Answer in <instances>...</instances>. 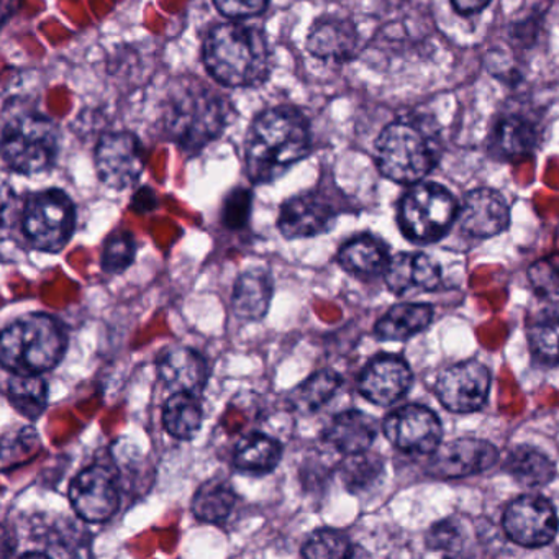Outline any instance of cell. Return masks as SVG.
Wrapping results in <instances>:
<instances>
[{
	"label": "cell",
	"mask_w": 559,
	"mask_h": 559,
	"mask_svg": "<svg viewBox=\"0 0 559 559\" xmlns=\"http://www.w3.org/2000/svg\"><path fill=\"white\" fill-rule=\"evenodd\" d=\"M335 211L332 205L316 192L296 195L281 209V234L289 240L317 237L325 234L335 224Z\"/></svg>",
	"instance_id": "15"
},
{
	"label": "cell",
	"mask_w": 559,
	"mask_h": 559,
	"mask_svg": "<svg viewBox=\"0 0 559 559\" xmlns=\"http://www.w3.org/2000/svg\"><path fill=\"white\" fill-rule=\"evenodd\" d=\"M304 558H348L353 556V546L348 536L336 530L323 528L312 533L302 546Z\"/></svg>",
	"instance_id": "33"
},
{
	"label": "cell",
	"mask_w": 559,
	"mask_h": 559,
	"mask_svg": "<svg viewBox=\"0 0 559 559\" xmlns=\"http://www.w3.org/2000/svg\"><path fill=\"white\" fill-rule=\"evenodd\" d=\"M9 402L15 412L37 420L48 405V385L40 374H14L9 381Z\"/></svg>",
	"instance_id": "30"
},
{
	"label": "cell",
	"mask_w": 559,
	"mask_h": 559,
	"mask_svg": "<svg viewBox=\"0 0 559 559\" xmlns=\"http://www.w3.org/2000/svg\"><path fill=\"white\" fill-rule=\"evenodd\" d=\"M463 523L460 520L448 519L437 523L428 533V545L443 551H457L463 548Z\"/></svg>",
	"instance_id": "37"
},
{
	"label": "cell",
	"mask_w": 559,
	"mask_h": 559,
	"mask_svg": "<svg viewBox=\"0 0 559 559\" xmlns=\"http://www.w3.org/2000/svg\"><path fill=\"white\" fill-rule=\"evenodd\" d=\"M503 530L509 539L525 548L548 545L558 532V515L549 500L523 496L510 503L503 515Z\"/></svg>",
	"instance_id": "11"
},
{
	"label": "cell",
	"mask_w": 559,
	"mask_h": 559,
	"mask_svg": "<svg viewBox=\"0 0 559 559\" xmlns=\"http://www.w3.org/2000/svg\"><path fill=\"white\" fill-rule=\"evenodd\" d=\"M340 385H342V378L338 372L332 371V369H322L300 382L290 392L287 402L297 414H313L332 401L333 395L338 392Z\"/></svg>",
	"instance_id": "25"
},
{
	"label": "cell",
	"mask_w": 559,
	"mask_h": 559,
	"mask_svg": "<svg viewBox=\"0 0 559 559\" xmlns=\"http://www.w3.org/2000/svg\"><path fill=\"white\" fill-rule=\"evenodd\" d=\"M533 353L546 362H559V319L545 320L530 330Z\"/></svg>",
	"instance_id": "35"
},
{
	"label": "cell",
	"mask_w": 559,
	"mask_h": 559,
	"mask_svg": "<svg viewBox=\"0 0 559 559\" xmlns=\"http://www.w3.org/2000/svg\"><path fill=\"white\" fill-rule=\"evenodd\" d=\"M490 372L483 362L467 361L441 372L437 394L448 411L471 414L479 411L489 395Z\"/></svg>",
	"instance_id": "13"
},
{
	"label": "cell",
	"mask_w": 559,
	"mask_h": 559,
	"mask_svg": "<svg viewBox=\"0 0 559 559\" xmlns=\"http://www.w3.org/2000/svg\"><path fill=\"white\" fill-rule=\"evenodd\" d=\"M433 310L427 304H401L392 307L376 325V335L389 342H399L417 335L431 322Z\"/></svg>",
	"instance_id": "23"
},
{
	"label": "cell",
	"mask_w": 559,
	"mask_h": 559,
	"mask_svg": "<svg viewBox=\"0 0 559 559\" xmlns=\"http://www.w3.org/2000/svg\"><path fill=\"white\" fill-rule=\"evenodd\" d=\"M378 428L365 412L346 411L332 418L323 431V441L338 453L356 454L368 451L376 440Z\"/></svg>",
	"instance_id": "20"
},
{
	"label": "cell",
	"mask_w": 559,
	"mask_h": 559,
	"mask_svg": "<svg viewBox=\"0 0 559 559\" xmlns=\"http://www.w3.org/2000/svg\"><path fill=\"white\" fill-rule=\"evenodd\" d=\"M136 247L129 231H116L104 245L103 270L110 274H120L135 260Z\"/></svg>",
	"instance_id": "34"
},
{
	"label": "cell",
	"mask_w": 559,
	"mask_h": 559,
	"mask_svg": "<svg viewBox=\"0 0 559 559\" xmlns=\"http://www.w3.org/2000/svg\"><path fill=\"white\" fill-rule=\"evenodd\" d=\"M163 425L171 437L192 440L202 425V407L195 394L175 392L163 408Z\"/></svg>",
	"instance_id": "27"
},
{
	"label": "cell",
	"mask_w": 559,
	"mask_h": 559,
	"mask_svg": "<svg viewBox=\"0 0 559 559\" xmlns=\"http://www.w3.org/2000/svg\"><path fill=\"white\" fill-rule=\"evenodd\" d=\"M230 104L201 81H185L169 96L165 126L181 148L198 152L214 142L228 123Z\"/></svg>",
	"instance_id": "3"
},
{
	"label": "cell",
	"mask_w": 559,
	"mask_h": 559,
	"mask_svg": "<svg viewBox=\"0 0 559 559\" xmlns=\"http://www.w3.org/2000/svg\"><path fill=\"white\" fill-rule=\"evenodd\" d=\"M382 176L399 185H417L437 163L430 136L417 123L397 120L382 130L374 146Z\"/></svg>",
	"instance_id": "5"
},
{
	"label": "cell",
	"mask_w": 559,
	"mask_h": 559,
	"mask_svg": "<svg viewBox=\"0 0 559 559\" xmlns=\"http://www.w3.org/2000/svg\"><path fill=\"white\" fill-rule=\"evenodd\" d=\"M382 474H384V463L381 457L368 451L349 454L340 466L343 484L352 493H362L372 489L374 484L381 480Z\"/></svg>",
	"instance_id": "31"
},
{
	"label": "cell",
	"mask_w": 559,
	"mask_h": 559,
	"mask_svg": "<svg viewBox=\"0 0 559 559\" xmlns=\"http://www.w3.org/2000/svg\"><path fill=\"white\" fill-rule=\"evenodd\" d=\"M499 460V451L489 441L463 440L440 444L431 454L428 473L441 479H457L489 469Z\"/></svg>",
	"instance_id": "14"
},
{
	"label": "cell",
	"mask_w": 559,
	"mask_h": 559,
	"mask_svg": "<svg viewBox=\"0 0 559 559\" xmlns=\"http://www.w3.org/2000/svg\"><path fill=\"white\" fill-rule=\"evenodd\" d=\"M156 366L159 379L175 392L198 395L209 381V366L204 356L186 346L166 349Z\"/></svg>",
	"instance_id": "18"
},
{
	"label": "cell",
	"mask_w": 559,
	"mask_h": 559,
	"mask_svg": "<svg viewBox=\"0 0 559 559\" xmlns=\"http://www.w3.org/2000/svg\"><path fill=\"white\" fill-rule=\"evenodd\" d=\"M58 146V127L40 114H24L5 123L2 156L5 165L19 175L48 171L57 159Z\"/></svg>",
	"instance_id": "6"
},
{
	"label": "cell",
	"mask_w": 559,
	"mask_h": 559,
	"mask_svg": "<svg viewBox=\"0 0 559 559\" xmlns=\"http://www.w3.org/2000/svg\"><path fill=\"white\" fill-rule=\"evenodd\" d=\"M384 433L395 448L414 456L433 454L443 437L437 415L421 405H405L392 412L385 418Z\"/></svg>",
	"instance_id": "10"
},
{
	"label": "cell",
	"mask_w": 559,
	"mask_h": 559,
	"mask_svg": "<svg viewBox=\"0 0 559 559\" xmlns=\"http://www.w3.org/2000/svg\"><path fill=\"white\" fill-rule=\"evenodd\" d=\"M358 47V32L352 22L326 17L313 24L307 48L313 57L325 61H346Z\"/></svg>",
	"instance_id": "21"
},
{
	"label": "cell",
	"mask_w": 559,
	"mask_h": 559,
	"mask_svg": "<svg viewBox=\"0 0 559 559\" xmlns=\"http://www.w3.org/2000/svg\"><path fill=\"white\" fill-rule=\"evenodd\" d=\"M237 492L227 479H209L195 490L192 512L205 523H222L234 512Z\"/></svg>",
	"instance_id": "26"
},
{
	"label": "cell",
	"mask_w": 559,
	"mask_h": 559,
	"mask_svg": "<svg viewBox=\"0 0 559 559\" xmlns=\"http://www.w3.org/2000/svg\"><path fill=\"white\" fill-rule=\"evenodd\" d=\"M538 142V133L530 120L522 117H507L496 132V145L506 156H525L532 153Z\"/></svg>",
	"instance_id": "32"
},
{
	"label": "cell",
	"mask_w": 559,
	"mask_h": 559,
	"mask_svg": "<svg viewBox=\"0 0 559 559\" xmlns=\"http://www.w3.org/2000/svg\"><path fill=\"white\" fill-rule=\"evenodd\" d=\"M270 0H214L221 14L230 19L254 17L266 9Z\"/></svg>",
	"instance_id": "38"
},
{
	"label": "cell",
	"mask_w": 559,
	"mask_h": 559,
	"mask_svg": "<svg viewBox=\"0 0 559 559\" xmlns=\"http://www.w3.org/2000/svg\"><path fill=\"white\" fill-rule=\"evenodd\" d=\"M490 0H451L454 11L460 15H474L477 12L484 11Z\"/></svg>",
	"instance_id": "40"
},
{
	"label": "cell",
	"mask_w": 559,
	"mask_h": 559,
	"mask_svg": "<svg viewBox=\"0 0 559 559\" xmlns=\"http://www.w3.org/2000/svg\"><path fill=\"white\" fill-rule=\"evenodd\" d=\"M338 261L349 273L376 274L388 267L389 257L381 241L371 235H361L340 250Z\"/></svg>",
	"instance_id": "29"
},
{
	"label": "cell",
	"mask_w": 559,
	"mask_h": 559,
	"mask_svg": "<svg viewBox=\"0 0 559 559\" xmlns=\"http://www.w3.org/2000/svg\"><path fill=\"white\" fill-rule=\"evenodd\" d=\"M385 283L395 294L433 290L440 284V266L424 253H402L389 260Z\"/></svg>",
	"instance_id": "19"
},
{
	"label": "cell",
	"mask_w": 559,
	"mask_h": 559,
	"mask_svg": "<svg viewBox=\"0 0 559 559\" xmlns=\"http://www.w3.org/2000/svg\"><path fill=\"white\" fill-rule=\"evenodd\" d=\"M456 215V201L448 189L421 182L402 199L399 222L411 240L435 241L450 230Z\"/></svg>",
	"instance_id": "8"
},
{
	"label": "cell",
	"mask_w": 559,
	"mask_h": 559,
	"mask_svg": "<svg viewBox=\"0 0 559 559\" xmlns=\"http://www.w3.org/2000/svg\"><path fill=\"white\" fill-rule=\"evenodd\" d=\"M506 469L526 487H539L551 483L556 474L555 463L536 448L522 444L512 450L506 461Z\"/></svg>",
	"instance_id": "28"
},
{
	"label": "cell",
	"mask_w": 559,
	"mask_h": 559,
	"mask_svg": "<svg viewBox=\"0 0 559 559\" xmlns=\"http://www.w3.org/2000/svg\"><path fill=\"white\" fill-rule=\"evenodd\" d=\"M204 63L215 81L227 87L263 83L270 70L264 35L243 24H222L204 45Z\"/></svg>",
	"instance_id": "2"
},
{
	"label": "cell",
	"mask_w": 559,
	"mask_h": 559,
	"mask_svg": "<svg viewBox=\"0 0 559 559\" xmlns=\"http://www.w3.org/2000/svg\"><path fill=\"white\" fill-rule=\"evenodd\" d=\"M22 227L32 247L45 253H58L73 237L76 209L60 189L35 192L25 204Z\"/></svg>",
	"instance_id": "7"
},
{
	"label": "cell",
	"mask_w": 559,
	"mask_h": 559,
	"mask_svg": "<svg viewBox=\"0 0 559 559\" xmlns=\"http://www.w3.org/2000/svg\"><path fill=\"white\" fill-rule=\"evenodd\" d=\"M250 211L251 194H248V191H235L225 205V224L230 228L243 227L250 217Z\"/></svg>",
	"instance_id": "39"
},
{
	"label": "cell",
	"mask_w": 559,
	"mask_h": 559,
	"mask_svg": "<svg viewBox=\"0 0 559 559\" xmlns=\"http://www.w3.org/2000/svg\"><path fill=\"white\" fill-rule=\"evenodd\" d=\"M283 457V447L276 438L250 433L238 443L234 463L237 469L250 474H266L276 469Z\"/></svg>",
	"instance_id": "24"
},
{
	"label": "cell",
	"mask_w": 559,
	"mask_h": 559,
	"mask_svg": "<svg viewBox=\"0 0 559 559\" xmlns=\"http://www.w3.org/2000/svg\"><path fill=\"white\" fill-rule=\"evenodd\" d=\"M152 195V189H142V191L136 192L135 198H133V209L139 212L153 211L156 207V198L148 201Z\"/></svg>",
	"instance_id": "41"
},
{
	"label": "cell",
	"mask_w": 559,
	"mask_h": 559,
	"mask_svg": "<svg viewBox=\"0 0 559 559\" xmlns=\"http://www.w3.org/2000/svg\"><path fill=\"white\" fill-rule=\"evenodd\" d=\"M74 512L86 522L103 523L116 515L120 506L119 477L107 466L86 467L70 486Z\"/></svg>",
	"instance_id": "9"
},
{
	"label": "cell",
	"mask_w": 559,
	"mask_h": 559,
	"mask_svg": "<svg viewBox=\"0 0 559 559\" xmlns=\"http://www.w3.org/2000/svg\"><path fill=\"white\" fill-rule=\"evenodd\" d=\"M461 228L477 238H489L506 230L509 207L506 199L492 189H476L464 198L460 214Z\"/></svg>",
	"instance_id": "17"
},
{
	"label": "cell",
	"mask_w": 559,
	"mask_h": 559,
	"mask_svg": "<svg viewBox=\"0 0 559 559\" xmlns=\"http://www.w3.org/2000/svg\"><path fill=\"white\" fill-rule=\"evenodd\" d=\"M533 289L546 299H559V254L543 258L530 267Z\"/></svg>",
	"instance_id": "36"
},
{
	"label": "cell",
	"mask_w": 559,
	"mask_h": 559,
	"mask_svg": "<svg viewBox=\"0 0 559 559\" xmlns=\"http://www.w3.org/2000/svg\"><path fill=\"white\" fill-rule=\"evenodd\" d=\"M273 277L264 270H248L235 283L231 307L245 322H258L266 316L273 299Z\"/></svg>",
	"instance_id": "22"
},
{
	"label": "cell",
	"mask_w": 559,
	"mask_h": 559,
	"mask_svg": "<svg viewBox=\"0 0 559 559\" xmlns=\"http://www.w3.org/2000/svg\"><path fill=\"white\" fill-rule=\"evenodd\" d=\"M310 152L309 122L299 110L277 107L261 114L247 136V169L258 185L276 181Z\"/></svg>",
	"instance_id": "1"
},
{
	"label": "cell",
	"mask_w": 559,
	"mask_h": 559,
	"mask_svg": "<svg viewBox=\"0 0 559 559\" xmlns=\"http://www.w3.org/2000/svg\"><path fill=\"white\" fill-rule=\"evenodd\" d=\"M67 346V332L57 319L27 313L2 333L0 359L14 374H44L63 359Z\"/></svg>",
	"instance_id": "4"
},
{
	"label": "cell",
	"mask_w": 559,
	"mask_h": 559,
	"mask_svg": "<svg viewBox=\"0 0 559 559\" xmlns=\"http://www.w3.org/2000/svg\"><path fill=\"white\" fill-rule=\"evenodd\" d=\"M412 384L407 362L395 356L372 359L359 378V392L376 405H391L404 397Z\"/></svg>",
	"instance_id": "16"
},
{
	"label": "cell",
	"mask_w": 559,
	"mask_h": 559,
	"mask_svg": "<svg viewBox=\"0 0 559 559\" xmlns=\"http://www.w3.org/2000/svg\"><path fill=\"white\" fill-rule=\"evenodd\" d=\"M140 140L133 133H109L96 150V168L100 181L116 191H123L139 181L145 162Z\"/></svg>",
	"instance_id": "12"
}]
</instances>
